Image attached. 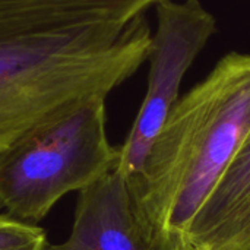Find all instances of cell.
I'll return each instance as SVG.
<instances>
[{"instance_id":"8","label":"cell","mask_w":250,"mask_h":250,"mask_svg":"<svg viewBox=\"0 0 250 250\" xmlns=\"http://www.w3.org/2000/svg\"><path fill=\"white\" fill-rule=\"evenodd\" d=\"M47 245V233L40 226L0 214V250H45Z\"/></svg>"},{"instance_id":"5","label":"cell","mask_w":250,"mask_h":250,"mask_svg":"<svg viewBox=\"0 0 250 250\" xmlns=\"http://www.w3.org/2000/svg\"><path fill=\"white\" fill-rule=\"evenodd\" d=\"M45 250H157L126 179L116 170L79 190L70 236Z\"/></svg>"},{"instance_id":"4","label":"cell","mask_w":250,"mask_h":250,"mask_svg":"<svg viewBox=\"0 0 250 250\" xmlns=\"http://www.w3.org/2000/svg\"><path fill=\"white\" fill-rule=\"evenodd\" d=\"M157 31L148 56L146 95L122 146L116 171L127 185L135 183L170 111L179 101L182 81L209 38L217 32V19L199 0H158Z\"/></svg>"},{"instance_id":"1","label":"cell","mask_w":250,"mask_h":250,"mask_svg":"<svg viewBox=\"0 0 250 250\" xmlns=\"http://www.w3.org/2000/svg\"><path fill=\"white\" fill-rule=\"evenodd\" d=\"M249 132L250 53H230L176 103L129 185L155 249L177 246Z\"/></svg>"},{"instance_id":"3","label":"cell","mask_w":250,"mask_h":250,"mask_svg":"<svg viewBox=\"0 0 250 250\" xmlns=\"http://www.w3.org/2000/svg\"><path fill=\"white\" fill-rule=\"evenodd\" d=\"M105 100H85L0 149V208L6 214L35 224L64 195L116 168L119 148L107 138Z\"/></svg>"},{"instance_id":"7","label":"cell","mask_w":250,"mask_h":250,"mask_svg":"<svg viewBox=\"0 0 250 250\" xmlns=\"http://www.w3.org/2000/svg\"><path fill=\"white\" fill-rule=\"evenodd\" d=\"M158 0H0V40L89 25L127 28Z\"/></svg>"},{"instance_id":"6","label":"cell","mask_w":250,"mask_h":250,"mask_svg":"<svg viewBox=\"0 0 250 250\" xmlns=\"http://www.w3.org/2000/svg\"><path fill=\"white\" fill-rule=\"evenodd\" d=\"M173 250H250V132Z\"/></svg>"},{"instance_id":"2","label":"cell","mask_w":250,"mask_h":250,"mask_svg":"<svg viewBox=\"0 0 250 250\" xmlns=\"http://www.w3.org/2000/svg\"><path fill=\"white\" fill-rule=\"evenodd\" d=\"M144 16L127 28L89 25L0 40V149L92 97L108 94L148 60Z\"/></svg>"}]
</instances>
